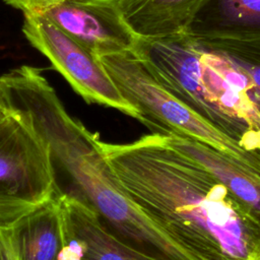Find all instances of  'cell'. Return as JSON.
<instances>
[{
  "instance_id": "obj_14",
  "label": "cell",
  "mask_w": 260,
  "mask_h": 260,
  "mask_svg": "<svg viewBox=\"0 0 260 260\" xmlns=\"http://www.w3.org/2000/svg\"><path fill=\"white\" fill-rule=\"evenodd\" d=\"M0 104H1V102H0Z\"/></svg>"
},
{
  "instance_id": "obj_6",
  "label": "cell",
  "mask_w": 260,
  "mask_h": 260,
  "mask_svg": "<svg viewBox=\"0 0 260 260\" xmlns=\"http://www.w3.org/2000/svg\"><path fill=\"white\" fill-rule=\"evenodd\" d=\"M42 16L96 57L132 50L137 42L115 0H62Z\"/></svg>"
},
{
  "instance_id": "obj_8",
  "label": "cell",
  "mask_w": 260,
  "mask_h": 260,
  "mask_svg": "<svg viewBox=\"0 0 260 260\" xmlns=\"http://www.w3.org/2000/svg\"><path fill=\"white\" fill-rule=\"evenodd\" d=\"M65 229V260H154L115 237L82 202L59 195Z\"/></svg>"
},
{
  "instance_id": "obj_5",
  "label": "cell",
  "mask_w": 260,
  "mask_h": 260,
  "mask_svg": "<svg viewBox=\"0 0 260 260\" xmlns=\"http://www.w3.org/2000/svg\"><path fill=\"white\" fill-rule=\"evenodd\" d=\"M22 32L86 103L116 109L140 121L138 110L123 98L99 57L54 23L44 16L23 15Z\"/></svg>"
},
{
  "instance_id": "obj_13",
  "label": "cell",
  "mask_w": 260,
  "mask_h": 260,
  "mask_svg": "<svg viewBox=\"0 0 260 260\" xmlns=\"http://www.w3.org/2000/svg\"><path fill=\"white\" fill-rule=\"evenodd\" d=\"M4 3L20 10L23 15H44L62 0H3Z\"/></svg>"
},
{
  "instance_id": "obj_1",
  "label": "cell",
  "mask_w": 260,
  "mask_h": 260,
  "mask_svg": "<svg viewBox=\"0 0 260 260\" xmlns=\"http://www.w3.org/2000/svg\"><path fill=\"white\" fill-rule=\"evenodd\" d=\"M100 144L132 201L197 260H260V216L165 134Z\"/></svg>"
},
{
  "instance_id": "obj_11",
  "label": "cell",
  "mask_w": 260,
  "mask_h": 260,
  "mask_svg": "<svg viewBox=\"0 0 260 260\" xmlns=\"http://www.w3.org/2000/svg\"><path fill=\"white\" fill-rule=\"evenodd\" d=\"M161 134H165L176 148L202 164L231 192L260 216V174L244 168L201 142L173 132Z\"/></svg>"
},
{
  "instance_id": "obj_9",
  "label": "cell",
  "mask_w": 260,
  "mask_h": 260,
  "mask_svg": "<svg viewBox=\"0 0 260 260\" xmlns=\"http://www.w3.org/2000/svg\"><path fill=\"white\" fill-rule=\"evenodd\" d=\"M184 34L199 40H260V0H203Z\"/></svg>"
},
{
  "instance_id": "obj_12",
  "label": "cell",
  "mask_w": 260,
  "mask_h": 260,
  "mask_svg": "<svg viewBox=\"0 0 260 260\" xmlns=\"http://www.w3.org/2000/svg\"><path fill=\"white\" fill-rule=\"evenodd\" d=\"M228 56L241 70L248 83V93L260 113V40H201Z\"/></svg>"
},
{
  "instance_id": "obj_10",
  "label": "cell",
  "mask_w": 260,
  "mask_h": 260,
  "mask_svg": "<svg viewBox=\"0 0 260 260\" xmlns=\"http://www.w3.org/2000/svg\"><path fill=\"white\" fill-rule=\"evenodd\" d=\"M203 0H115L121 17L137 40L184 34Z\"/></svg>"
},
{
  "instance_id": "obj_3",
  "label": "cell",
  "mask_w": 260,
  "mask_h": 260,
  "mask_svg": "<svg viewBox=\"0 0 260 260\" xmlns=\"http://www.w3.org/2000/svg\"><path fill=\"white\" fill-rule=\"evenodd\" d=\"M99 59L123 98L138 110L140 122L152 132H173L201 142L260 174V152L245 149L169 92L133 49Z\"/></svg>"
},
{
  "instance_id": "obj_7",
  "label": "cell",
  "mask_w": 260,
  "mask_h": 260,
  "mask_svg": "<svg viewBox=\"0 0 260 260\" xmlns=\"http://www.w3.org/2000/svg\"><path fill=\"white\" fill-rule=\"evenodd\" d=\"M65 229L60 196L0 226V260H65Z\"/></svg>"
},
{
  "instance_id": "obj_4",
  "label": "cell",
  "mask_w": 260,
  "mask_h": 260,
  "mask_svg": "<svg viewBox=\"0 0 260 260\" xmlns=\"http://www.w3.org/2000/svg\"><path fill=\"white\" fill-rule=\"evenodd\" d=\"M56 194L46 141L18 113L0 104V226Z\"/></svg>"
},
{
  "instance_id": "obj_2",
  "label": "cell",
  "mask_w": 260,
  "mask_h": 260,
  "mask_svg": "<svg viewBox=\"0 0 260 260\" xmlns=\"http://www.w3.org/2000/svg\"><path fill=\"white\" fill-rule=\"evenodd\" d=\"M133 50L169 92L245 149L260 152V113L228 56L186 34L137 40Z\"/></svg>"
}]
</instances>
